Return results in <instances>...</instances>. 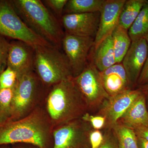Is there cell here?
Instances as JSON below:
<instances>
[{
	"label": "cell",
	"instance_id": "15",
	"mask_svg": "<svg viewBox=\"0 0 148 148\" xmlns=\"http://www.w3.org/2000/svg\"><path fill=\"white\" fill-rule=\"evenodd\" d=\"M100 73L103 86L109 96L131 88V84L121 63L115 64Z\"/></svg>",
	"mask_w": 148,
	"mask_h": 148
},
{
	"label": "cell",
	"instance_id": "26",
	"mask_svg": "<svg viewBox=\"0 0 148 148\" xmlns=\"http://www.w3.org/2000/svg\"><path fill=\"white\" fill-rule=\"evenodd\" d=\"M10 42L0 35V74L8 67V60Z\"/></svg>",
	"mask_w": 148,
	"mask_h": 148
},
{
	"label": "cell",
	"instance_id": "27",
	"mask_svg": "<svg viewBox=\"0 0 148 148\" xmlns=\"http://www.w3.org/2000/svg\"><path fill=\"white\" fill-rule=\"evenodd\" d=\"M81 119L84 121L88 122L93 129L100 130L105 127L106 119L101 116L93 115L87 112L83 116Z\"/></svg>",
	"mask_w": 148,
	"mask_h": 148
},
{
	"label": "cell",
	"instance_id": "32",
	"mask_svg": "<svg viewBox=\"0 0 148 148\" xmlns=\"http://www.w3.org/2000/svg\"><path fill=\"white\" fill-rule=\"evenodd\" d=\"M138 143L139 148H148V141L145 139L138 137Z\"/></svg>",
	"mask_w": 148,
	"mask_h": 148
},
{
	"label": "cell",
	"instance_id": "17",
	"mask_svg": "<svg viewBox=\"0 0 148 148\" xmlns=\"http://www.w3.org/2000/svg\"><path fill=\"white\" fill-rule=\"evenodd\" d=\"M94 48L92 63L99 72H103L116 64L111 35Z\"/></svg>",
	"mask_w": 148,
	"mask_h": 148
},
{
	"label": "cell",
	"instance_id": "3",
	"mask_svg": "<svg viewBox=\"0 0 148 148\" xmlns=\"http://www.w3.org/2000/svg\"><path fill=\"white\" fill-rule=\"evenodd\" d=\"M23 22L35 34L61 49L65 33L61 21L40 0H10Z\"/></svg>",
	"mask_w": 148,
	"mask_h": 148
},
{
	"label": "cell",
	"instance_id": "33",
	"mask_svg": "<svg viewBox=\"0 0 148 148\" xmlns=\"http://www.w3.org/2000/svg\"><path fill=\"white\" fill-rule=\"evenodd\" d=\"M140 89L142 90V92L146 96H148V84L145 85L141 86Z\"/></svg>",
	"mask_w": 148,
	"mask_h": 148
},
{
	"label": "cell",
	"instance_id": "28",
	"mask_svg": "<svg viewBox=\"0 0 148 148\" xmlns=\"http://www.w3.org/2000/svg\"><path fill=\"white\" fill-rule=\"evenodd\" d=\"M103 140L98 148H119L117 139L112 129H105Z\"/></svg>",
	"mask_w": 148,
	"mask_h": 148
},
{
	"label": "cell",
	"instance_id": "23",
	"mask_svg": "<svg viewBox=\"0 0 148 148\" xmlns=\"http://www.w3.org/2000/svg\"><path fill=\"white\" fill-rule=\"evenodd\" d=\"M14 92V87L0 90V123L10 119Z\"/></svg>",
	"mask_w": 148,
	"mask_h": 148
},
{
	"label": "cell",
	"instance_id": "11",
	"mask_svg": "<svg viewBox=\"0 0 148 148\" xmlns=\"http://www.w3.org/2000/svg\"><path fill=\"white\" fill-rule=\"evenodd\" d=\"M100 12L64 14L60 21L64 33L95 39L100 23Z\"/></svg>",
	"mask_w": 148,
	"mask_h": 148
},
{
	"label": "cell",
	"instance_id": "20",
	"mask_svg": "<svg viewBox=\"0 0 148 148\" xmlns=\"http://www.w3.org/2000/svg\"><path fill=\"white\" fill-rule=\"evenodd\" d=\"M105 0H68L63 15L100 12Z\"/></svg>",
	"mask_w": 148,
	"mask_h": 148
},
{
	"label": "cell",
	"instance_id": "9",
	"mask_svg": "<svg viewBox=\"0 0 148 148\" xmlns=\"http://www.w3.org/2000/svg\"><path fill=\"white\" fill-rule=\"evenodd\" d=\"M94 39L65 33L62 49L69 61L73 77L79 75L87 66L90 51L94 46Z\"/></svg>",
	"mask_w": 148,
	"mask_h": 148
},
{
	"label": "cell",
	"instance_id": "24",
	"mask_svg": "<svg viewBox=\"0 0 148 148\" xmlns=\"http://www.w3.org/2000/svg\"><path fill=\"white\" fill-rule=\"evenodd\" d=\"M18 79L16 72L7 67L0 74V90L13 88L15 86Z\"/></svg>",
	"mask_w": 148,
	"mask_h": 148
},
{
	"label": "cell",
	"instance_id": "19",
	"mask_svg": "<svg viewBox=\"0 0 148 148\" xmlns=\"http://www.w3.org/2000/svg\"><path fill=\"white\" fill-rule=\"evenodd\" d=\"M147 0H126L121 12L119 25L129 30Z\"/></svg>",
	"mask_w": 148,
	"mask_h": 148
},
{
	"label": "cell",
	"instance_id": "14",
	"mask_svg": "<svg viewBox=\"0 0 148 148\" xmlns=\"http://www.w3.org/2000/svg\"><path fill=\"white\" fill-rule=\"evenodd\" d=\"M148 55V44L144 38L132 42L121 64L131 85L137 83Z\"/></svg>",
	"mask_w": 148,
	"mask_h": 148
},
{
	"label": "cell",
	"instance_id": "30",
	"mask_svg": "<svg viewBox=\"0 0 148 148\" xmlns=\"http://www.w3.org/2000/svg\"><path fill=\"white\" fill-rule=\"evenodd\" d=\"M137 83L140 86L145 85L148 84V55Z\"/></svg>",
	"mask_w": 148,
	"mask_h": 148
},
{
	"label": "cell",
	"instance_id": "13",
	"mask_svg": "<svg viewBox=\"0 0 148 148\" xmlns=\"http://www.w3.org/2000/svg\"><path fill=\"white\" fill-rule=\"evenodd\" d=\"M126 0H105L100 11L99 27L94 47L110 36L118 25L121 12Z\"/></svg>",
	"mask_w": 148,
	"mask_h": 148
},
{
	"label": "cell",
	"instance_id": "25",
	"mask_svg": "<svg viewBox=\"0 0 148 148\" xmlns=\"http://www.w3.org/2000/svg\"><path fill=\"white\" fill-rule=\"evenodd\" d=\"M45 6L60 21L68 0H44Z\"/></svg>",
	"mask_w": 148,
	"mask_h": 148
},
{
	"label": "cell",
	"instance_id": "2",
	"mask_svg": "<svg viewBox=\"0 0 148 148\" xmlns=\"http://www.w3.org/2000/svg\"><path fill=\"white\" fill-rule=\"evenodd\" d=\"M45 109L53 129L72 121L82 118L87 107L73 77L64 80L48 90Z\"/></svg>",
	"mask_w": 148,
	"mask_h": 148
},
{
	"label": "cell",
	"instance_id": "31",
	"mask_svg": "<svg viewBox=\"0 0 148 148\" xmlns=\"http://www.w3.org/2000/svg\"><path fill=\"white\" fill-rule=\"evenodd\" d=\"M134 130L137 137L148 141V126L140 127Z\"/></svg>",
	"mask_w": 148,
	"mask_h": 148
},
{
	"label": "cell",
	"instance_id": "12",
	"mask_svg": "<svg viewBox=\"0 0 148 148\" xmlns=\"http://www.w3.org/2000/svg\"><path fill=\"white\" fill-rule=\"evenodd\" d=\"M34 47L17 40L10 42L8 67L16 72L18 78L34 71Z\"/></svg>",
	"mask_w": 148,
	"mask_h": 148
},
{
	"label": "cell",
	"instance_id": "6",
	"mask_svg": "<svg viewBox=\"0 0 148 148\" xmlns=\"http://www.w3.org/2000/svg\"><path fill=\"white\" fill-rule=\"evenodd\" d=\"M0 35L27 43L34 47L51 46L27 27L18 15L10 1H0Z\"/></svg>",
	"mask_w": 148,
	"mask_h": 148
},
{
	"label": "cell",
	"instance_id": "8",
	"mask_svg": "<svg viewBox=\"0 0 148 148\" xmlns=\"http://www.w3.org/2000/svg\"><path fill=\"white\" fill-rule=\"evenodd\" d=\"M92 130L91 125L81 118L55 127L53 148H90L89 135Z\"/></svg>",
	"mask_w": 148,
	"mask_h": 148
},
{
	"label": "cell",
	"instance_id": "18",
	"mask_svg": "<svg viewBox=\"0 0 148 148\" xmlns=\"http://www.w3.org/2000/svg\"><path fill=\"white\" fill-rule=\"evenodd\" d=\"M116 64L121 63L131 45L132 40L128 30L118 25L111 35Z\"/></svg>",
	"mask_w": 148,
	"mask_h": 148
},
{
	"label": "cell",
	"instance_id": "29",
	"mask_svg": "<svg viewBox=\"0 0 148 148\" xmlns=\"http://www.w3.org/2000/svg\"><path fill=\"white\" fill-rule=\"evenodd\" d=\"M103 133L100 130L93 129L89 135L90 148H98L103 143Z\"/></svg>",
	"mask_w": 148,
	"mask_h": 148
},
{
	"label": "cell",
	"instance_id": "16",
	"mask_svg": "<svg viewBox=\"0 0 148 148\" xmlns=\"http://www.w3.org/2000/svg\"><path fill=\"white\" fill-rule=\"evenodd\" d=\"M146 98L145 95L142 92L120 118L119 122L133 130L148 126Z\"/></svg>",
	"mask_w": 148,
	"mask_h": 148
},
{
	"label": "cell",
	"instance_id": "4",
	"mask_svg": "<svg viewBox=\"0 0 148 148\" xmlns=\"http://www.w3.org/2000/svg\"><path fill=\"white\" fill-rule=\"evenodd\" d=\"M34 47V71L47 89L73 77L68 59L61 49L51 46Z\"/></svg>",
	"mask_w": 148,
	"mask_h": 148
},
{
	"label": "cell",
	"instance_id": "34",
	"mask_svg": "<svg viewBox=\"0 0 148 148\" xmlns=\"http://www.w3.org/2000/svg\"><path fill=\"white\" fill-rule=\"evenodd\" d=\"M144 38L145 39L146 41H147V43L148 44V32L147 34H146L145 36V37H144Z\"/></svg>",
	"mask_w": 148,
	"mask_h": 148
},
{
	"label": "cell",
	"instance_id": "5",
	"mask_svg": "<svg viewBox=\"0 0 148 148\" xmlns=\"http://www.w3.org/2000/svg\"><path fill=\"white\" fill-rule=\"evenodd\" d=\"M48 89L34 71L18 77L15 86L11 114L8 120H17L27 116L45 98Z\"/></svg>",
	"mask_w": 148,
	"mask_h": 148
},
{
	"label": "cell",
	"instance_id": "1",
	"mask_svg": "<svg viewBox=\"0 0 148 148\" xmlns=\"http://www.w3.org/2000/svg\"><path fill=\"white\" fill-rule=\"evenodd\" d=\"M53 130L45 108L40 105L24 118L0 123V146L25 143L48 148Z\"/></svg>",
	"mask_w": 148,
	"mask_h": 148
},
{
	"label": "cell",
	"instance_id": "7",
	"mask_svg": "<svg viewBox=\"0 0 148 148\" xmlns=\"http://www.w3.org/2000/svg\"><path fill=\"white\" fill-rule=\"evenodd\" d=\"M73 79L88 111L98 110L103 102L110 97L103 86L100 72L92 63H88L84 70Z\"/></svg>",
	"mask_w": 148,
	"mask_h": 148
},
{
	"label": "cell",
	"instance_id": "22",
	"mask_svg": "<svg viewBox=\"0 0 148 148\" xmlns=\"http://www.w3.org/2000/svg\"><path fill=\"white\" fill-rule=\"evenodd\" d=\"M112 129L116 136L119 148H139L138 137L133 130L119 122Z\"/></svg>",
	"mask_w": 148,
	"mask_h": 148
},
{
	"label": "cell",
	"instance_id": "21",
	"mask_svg": "<svg viewBox=\"0 0 148 148\" xmlns=\"http://www.w3.org/2000/svg\"><path fill=\"white\" fill-rule=\"evenodd\" d=\"M148 32V0L140 11L134 23L128 30L132 42L144 38Z\"/></svg>",
	"mask_w": 148,
	"mask_h": 148
},
{
	"label": "cell",
	"instance_id": "10",
	"mask_svg": "<svg viewBox=\"0 0 148 148\" xmlns=\"http://www.w3.org/2000/svg\"><path fill=\"white\" fill-rule=\"evenodd\" d=\"M141 89H130L123 91L106 100L98 109L97 114L106 119L104 129H112L132 103L142 93Z\"/></svg>",
	"mask_w": 148,
	"mask_h": 148
}]
</instances>
